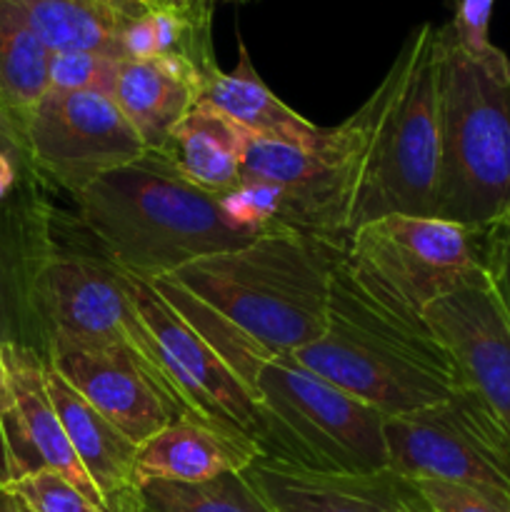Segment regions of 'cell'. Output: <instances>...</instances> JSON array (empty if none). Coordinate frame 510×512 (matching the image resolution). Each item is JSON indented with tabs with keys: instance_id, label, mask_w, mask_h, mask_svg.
<instances>
[{
	"instance_id": "obj_1",
	"label": "cell",
	"mask_w": 510,
	"mask_h": 512,
	"mask_svg": "<svg viewBox=\"0 0 510 512\" xmlns=\"http://www.w3.org/2000/svg\"><path fill=\"white\" fill-rule=\"evenodd\" d=\"M338 250L278 228L150 283L253 393L265 363L295 355L325 333Z\"/></svg>"
},
{
	"instance_id": "obj_2",
	"label": "cell",
	"mask_w": 510,
	"mask_h": 512,
	"mask_svg": "<svg viewBox=\"0 0 510 512\" xmlns=\"http://www.w3.org/2000/svg\"><path fill=\"white\" fill-rule=\"evenodd\" d=\"M290 358L385 418L443 403L465 388L460 370L425 318L395 310L335 253L325 333Z\"/></svg>"
},
{
	"instance_id": "obj_3",
	"label": "cell",
	"mask_w": 510,
	"mask_h": 512,
	"mask_svg": "<svg viewBox=\"0 0 510 512\" xmlns=\"http://www.w3.org/2000/svg\"><path fill=\"white\" fill-rule=\"evenodd\" d=\"M75 200L105 258L143 280L168 278L193 260L265 235L235 225L218 195L190 185L155 153L103 175Z\"/></svg>"
},
{
	"instance_id": "obj_4",
	"label": "cell",
	"mask_w": 510,
	"mask_h": 512,
	"mask_svg": "<svg viewBox=\"0 0 510 512\" xmlns=\"http://www.w3.org/2000/svg\"><path fill=\"white\" fill-rule=\"evenodd\" d=\"M440 170L433 218L488 230L510 213V58L473 55L435 28Z\"/></svg>"
},
{
	"instance_id": "obj_5",
	"label": "cell",
	"mask_w": 510,
	"mask_h": 512,
	"mask_svg": "<svg viewBox=\"0 0 510 512\" xmlns=\"http://www.w3.org/2000/svg\"><path fill=\"white\" fill-rule=\"evenodd\" d=\"M253 395L260 458L333 475H368L390 468L388 418L290 355L260 368Z\"/></svg>"
},
{
	"instance_id": "obj_6",
	"label": "cell",
	"mask_w": 510,
	"mask_h": 512,
	"mask_svg": "<svg viewBox=\"0 0 510 512\" xmlns=\"http://www.w3.org/2000/svg\"><path fill=\"white\" fill-rule=\"evenodd\" d=\"M380 85L383 108L365 153L350 233L385 215L433 218L440 170L435 25L410 35Z\"/></svg>"
},
{
	"instance_id": "obj_7",
	"label": "cell",
	"mask_w": 510,
	"mask_h": 512,
	"mask_svg": "<svg viewBox=\"0 0 510 512\" xmlns=\"http://www.w3.org/2000/svg\"><path fill=\"white\" fill-rule=\"evenodd\" d=\"M383 108V85L335 128L303 135H248L240 180L270 183L283 193L280 225L345 248L365 153Z\"/></svg>"
},
{
	"instance_id": "obj_8",
	"label": "cell",
	"mask_w": 510,
	"mask_h": 512,
	"mask_svg": "<svg viewBox=\"0 0 510 512\" xmlns=\"http://www.w3.org/2000/svg\"><path fill=\"white\" fill-rule=\"evenodd\" d=\"M345 260L375 298L423 318L430 303L485 273L483 230L440 218L385 215L350 233Z\"/></svg>"
},
{
	"instance_id": "obj_9",
	"label": "cell",
	"mask_w": 510,
	"mask_h": 512,
	"mask_svg": "<svg viewBox=\"0 0 510 512\" xmlns=\"http://www.w3.org/2000/svg\"><path fill=\"white\" fill-rule=\"evenodd\" d=\"M388 463L405 480H440L510 500V433L463 388L443 403L385 420Z\"/></svg>"
},
{
	"instance_id": "obj_10",
	"label": "cell",
	"mask_w": 510,
	"mask_h": 512,
	"mask_svg": "<svg viewBox=\"0 0 510 512\" xmlns=\"http://www.w3.org/2000/svg\"><path fill=\"white\" fill-rule=\"evenodd\" d=\"M28 295L48 328V338L60 335L133 350L170 388L153 338L130 298L125 273L108 258L98 260L78 253L43 255L30 270Z\"/></svg>"
},
{
	"instance_id": "obj_11",
	"label": "cell",
	"mask_w": 510,
	"mask_h": 512,
	"mask_svg": "<svg viewBox=\"0 0 510 512\" xmlns=\"http://www.w3.org/2000/svg\"><path fill=\"white\" fill-rule=\"evenodd\" d=\"M148 153L110 95L50 90L35 105L23 135V155L38 173L70 195Z\"/></svg>"
},
{
	"instance_id": "obj_12",
	"label": "cell",
	"mask_w": 510,
	"mask_h": 512,
	"mask_svg": "<svg viewBox=\"0 0 510 512\" xmlns=\"http://www.w3.org/2000/svg\"><path fill=\"white\" fill-rule=\"evenodd\" d=\"M125 273V270H123ZM130 298L153 338L160 368L185 413L230 433L258 435L255 395L213 345L158 293L150 280L125 273Z\"/></svg>"
},
{
	"instance_id": "obj_13",
	"label": "cell",
	"mask_w": 510,
	"mask_h": 512,
	"mask_svg": "<svg viewBox=\"0 0 510 512\" xmlns=\"http://www.w3.org/2000/svg\"><path fill=\"white\" fill-rule=\"evenodd\" d=\"M45 360L138 448L170 420L188 415L165 380L133 350L53 335Z\"/></svg>"
},
{
	"instance_id": "obj_14",
	"label": "cell",
	"mask_w": 510,
	"mask_h": 512,
	"mask_svg": "<svg viewBox=\"0 0 510 512\" xmlns=\"http://www.w3.org/2000/svg\"><path fill=\"white\" fill-rule=\"evenodd\" d=\"M425 323L473 390L510 433V318L488 275L425 308Z\"/></svg>"
},
{
	"instance_id": "obj_15",
	"label": "cell",
	"mask_w": 510,
	"mask_h": 512,
	"mask_svg": "<svg viewBox=\"0 0 510 512\" xmlns=\"http://www.w3.org/2000/svg\"><path fill=\"white\" fill-rule=\"evenodd\" d=\"M0 363H3L5 380H8L10 400H13L15 435L20 450V478L35 470H55L78 490H83L95 505L108 510L103 495L85 468L80 465L63 423L58 418L53 400H50L48 383H45V355H40L33 345L5 340L0 343Z\"/></svg>"
},
{
	"instance_id": "obj_16",
	"label": "cell",
	"mask_w": 510,
	"mask_h": 512,
	"mask_svg": "<svg viewBox=\"0 0 510 512\" xmlns=\"http://www.w3.org/2000/svg\"><path fill=\"white\" fill-rule=\"evenodd\" d=\"M243 475L270 512H403L415 490L390 468L368 475H333L258 458Z\"/></svg>"
},
{
	"instance_id": "obj_17",
	"label": "cell",
	"mask_w": 510,
	"mask_h": 512,
	"mask_svg": "<svg viewBox=\"0 0 510 512\" xmlns=\"http://www.w3.org/2000/svg\"><path fill=\"white\" fill-rule=\"evenodd\" d=\"M258 458V443L248 435L183 415L140 445L135 473L138 480L208 483L220 475L245 473Z\"/></svg>"
},
{
	"instance_id": "obj_18",
	"label": "cell",
	"mask_w": 510,
	"mask_h": 512,
	"mask_svg": "<svg viewBox=\"0 0 510 512\" xmlns=\"http://www.w3.org/2000/svg\"><path fill=\"white\" fill-rule=\"evenodd\" d=\"M45 383H48L50 400L58 410V418L80 465L90 475L98 493L103 495L108 512H113L138 483V473H135L138 445L118 425L98 413L50 365L45 368Z\"/></svg>"
},
{
	"instance_id": "obj_19",
	"label": "cell",
	"mask_w": 510,
	"mask_h": 512,
	"mask_svg": "<svg viewBox=\"0 0 510 512\" xmlns=\"http://www.w3.org/2000/svg\"><path fill=\"white\" fill-rule=\"evenodd\" d=\"M203 73L183 55L155 60H123L113 100L148 153H160L170 130L198 100Z\"/></svg>"
},
{
	"instance_id": "obj_20",
	"label": "cell",
	"mask_w": 510,
	"mask_h": 512,
	"mask_svg": "<svg viewBox=\"0 0 510 512\" xmlns=\"http://www.w3.org/2000/svg\"><path fill=\"white\" fill-rule=\"evenodd\" d=\"M248 130L223 118L208 105L195 103L178 120L155 155L183 180L210 195H220L240 183Z\"/></svg>"
},
{
	"instance_id": "obj_21",
	"label": "cell",
	"mask_w": 510,
	"mask_h": 512,
	"mask_svg": "<svg viewBox=\"0 0 510 512\" xmlns=\"http://www.w3.org/2000/svg\"><path fill=\"white\" fill-rule=\"evenodd\" d=\"M50 50L40 43L13 0H0V118L23 155V135L35 105L48 93Z\"/></svg>"
},
{
	"instance_id": "obj_22",
	"label": "cell",
	"mask_w": 510,
	"mask_h": 512,
	"mask_svg": "<svg viewBox=\"0 0 510 512\" xmlns=\"http://www.w3.org/2000/svg\"><path fill=\"white\" fill-rule=\"evenodd\" d=\"M195 103L208 105L223 118L233 120L243 130L253 135H303L315 128L308 118L295 113L283 103L250 63V53L245 43H238V65L225 73L215 65L203 75Z\"/></svg>"
},
{
	"instance_id": "obj_23",
	"label": "cell",
	"mask_w": 510,
	"mask_h": 512,
	"mask_svg": "<svg viewBox=\"0 0 510 512\" xmlns=\"http://www.w3.org/2000/svg\"><path fill=\"white\" fill-rule=\"evenodd\" d=\"M40 43L55 53H103L123 58L120 35L130 20L93 0H13Z\"/></svg>"
},
{
	"instance_id": "obj_24",
	"label": "cell",
	"mask_w": 510,
	"mask_h": 512,
	"mask_svg": "<svg viewBox=\"0 0 510 512\" xmlns=\"http://www.w3.org/2000/svg\"><path fill=\"white\" fill-rule=\"evenodd\" d=\"M113 512H270L243 473L208 483L138 480Z\"/></svg>"
},
{
	"instance_id": "obj_25",
	"label": "cell",
	"mask_w": 510,
	"mask_h": 512,
	"mask_svg": "<svg viewBox=\"0 0 510 512\" xmlns=\"http://www.w3.org/2000/svg\"><path fill=\"white\" fill-rule=\"evenodd\" d=\"M123 60L103 53H55L50 55V90H95L113 98Z\"/></svg>"
},
{
	"instance_id": "obj_26",
	"label": "cell",
	"mask_w": 510,
	"mask_h": 512,
	"mask_svg": "<svg viewBox=\"0 0 510 512\" xmlns=\"http://www.w3.org/2000/svg\"><path fill=\"white\" fill-rule=\"evenodd\" d=\"M5 485L35 512H108L95 505L83 490L75 488L68 478L48 468L35 470Z\"/></svg>"
},
{
	"instance_id": "obj_27",
	"label": "cell",
	"mask_w": 510,
	"mask_h": 512,
	"mask_svg": "<svg viewBox=\"0 0 510 512\" xmlns=\"http://www.w3.org/2000/svg\"><path fill=\"white\" fill-rule=\"evenodd\" d=\"M433 512H510V500L440 480H410Z\"/></svg>"
},
{
	"instance_id": "obj_28",
	"label": "cell",
	"mask_w": 510,
	"mask_h": 512,
	"mask_svg": "<svg viewBox=\"0 0 510 512\" xmlns=\"http://www.w3.org/2000/svg\"><path fill=\"white\" fill-rule=\"evenodd\" d=\"M495 0H458L453 20L448 23L455 43L473 55H488L495 48L490 43V15Z\"/></svg>"
},
{
	"instance_id": "obj_29",
	"label": "cell",
	"mask_w": 510,
	"mask_h": 512,
	"mask_svg": "<svg viewBox=\"0 0 510 512\" xmlns=\"http://www.w3.org/2000/svg\"><path fill=\"white\" fill-rule=\"evenodd\" d=\"M483 270L510 318V213L483 230Z\"/></svg>"
},
{
	"instance_id": "obj_30",
	"label": "cell",
	"mask_w": 510,
	"mask_h": 512,
	"mask_svg": "<svg viewBox=\"0 0 510 512\" xmlns=\"http://www.w3.org/2000/svg\"><path fill=\"white\" fill-rule=\"evenodd\" d=\"M20 478V450L15 435L13 400H10L8 380H5L3 363H0V485L13 483Z\"/></svg>"
},
{
	"instance_id": "obj_31",
	"label": "cell",
	"mask_w": 510,
	"mask_h": 512,
	"mask_svg": "<svg viewBox=\"0 0 510 512\" xmlns=\"http://www.w3.org/2000/svg\"><path fill=\"white\" fill-rule=\"evenodd\" d=\"M125 60H155L158 58V35H155L153 10L143 13L140 18L130 20L120 35Z\"/></svg>"
},
{
	"instance_id": "obj_32",
	"label": "cell",
	"mask_w": 510,
	"mask_h": 512,
	"mask_svg": "<svg viewBox=\"0 0 510 512\" xmlns=\"http://www.w3.org/2000/svg\"><path fill=\"white\" fill-rule=\"evenodd\" d=\"M15 150L3 148L0 145V203L10 198L13 188L18 185V160H15Z\"/></svg>"
},
{
	"instance_id": "obj_33",
	"label": "cell",
	"mask_w": 510,
	"mask_h": 512,
	"mask_svg": "<svg viewBox=\"0 0 510 512\" xmlns=\"http://www.w3.org/2000/svg\"><path fill=\"white\" fill-rule=\"evenodd\" d=\"M0 512H35L20 495H15L8 485H0Z\"/></svg>"
},
{
	"instance_id": "obj_34",
	"label": "cell",
	"mask_w": 510,
	"mask_h": 512,
	"mask_svg": "<svg viewBox=\"0 0 510 512\" xmlns=\"http://www.w3.org/2000/svg\"><path fill=\"white\" fill-rule=\"evenodd\" d=\"M413 488H415V485H413ZM403 512H433V510H430L428 505H425V500L420 498L418 490H413V495H410V498L405 500Z\"/></svg>"
},
{
	"instance_id": "obj_35",
	"label": "cell",
	"mask_w": 510,
	"mask_h": 512,
	"mask_svg": "<svg viewBox=\"0 0 510 512\" xmlns=\"http://www.w3.org/2000/svg\"><path fill=\"white\" fill-rule=\"evenodd\" d=\"M0 140H3V143H5V145H10V148H13V150H15V153H18V148H15V143H13V138H10L8 128H5L3 118H0Z\"/></svg>"
},
{
	"instance_id": "obj_36",
	"label": "cell",
	"mask_w": 510,
	"mask_h": 512,
	"mask_svg": "<svg viewBox=\"0 0 510 512\" xmlns=\"http://www.w3.org/2000/svg\"><path fill=\"white\" fill-rule=\"evenodd\" d=\"M145 5H150V8H160V5H168V0H143Z\"/></svg>"
},
{
	"instance_id": "obj_37",
	"label": "cell",
	"mask_w": 510,
	"mask_h": 512,
	"mask_svg": "<svg viewBox=\"0 0 510 512\" xmlns=\"http://www.w3.org/2000/svg\"><path fill=\"white\" fill-rule=\"evenodd\" d=\"M5 340H8V333H5V328H3V315H0V343H5Z\"/></svg>"
},
{
	"instance_id": "obj_38",
	"label": "cell",
	"mask_w": 510,
	"mask_h": 512,
	"mask_svg": "<svg viewBox=\"0 0 510 512\" xmlns=\"http://www.w3.org/2000/svg\"><path fill=\"white\" fill-rule=\"evenodd\" d=\"M195 3V0H168V5H190Z\"/></svg>"
},
{
	"instance_id": "obj_39",
	"label": "cell",
	"mask_w": 510,
	"mask_h": 512,
	"mask_svg": "<svg viewBox=\"0 0 510 512\" xmlns=\"http://www.w3.org/2000/svg\"><path fill=\"white\" fill-rule=\"evenodd\" d=\"M0 145H3V148H10V145H5V143H3V140H0ZM10 150H13V148H10Z\"/></svg>"
}]
</instances>
